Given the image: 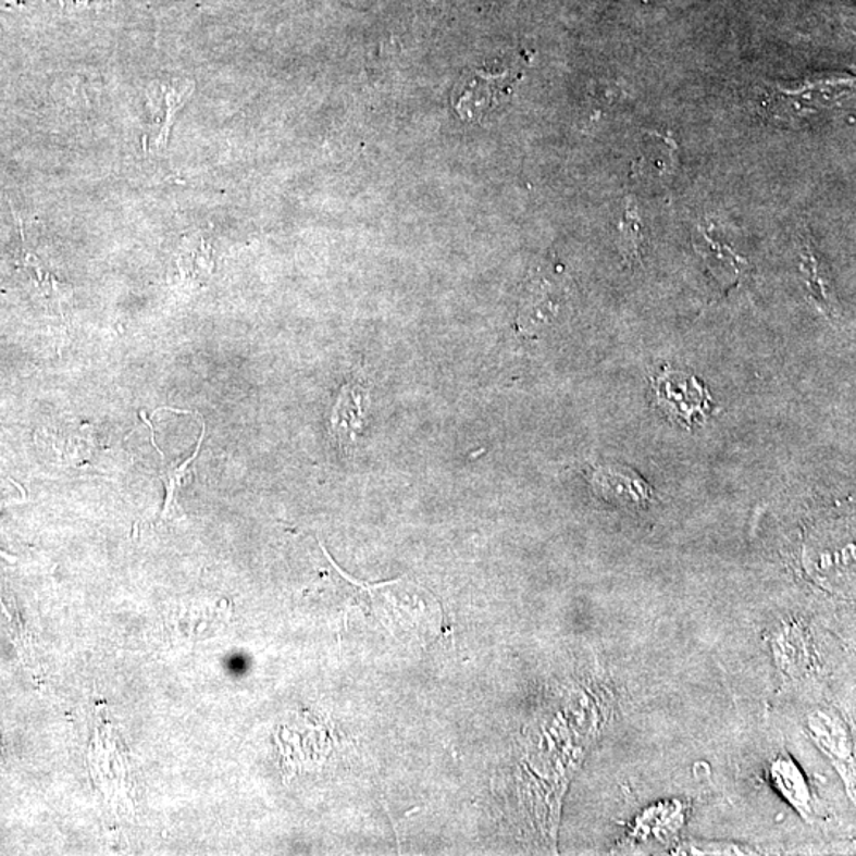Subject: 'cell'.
I'll return each instance as SVG.
<instances>
[{"label": "cell", "instance_id": "cell-1", "mask_svg": "<svg viewBox=\"0 0 856 856\" xmlns=\"http://www.w3.org/2000/svg\"><path fill=\"white\" fill-rule=\"evenodd\" d=\"M652 384L658 405L688 430L696 421L706 418L712 408L708 389L695 376L665 369L654 377Z\"/></svg>", "mask_w": 856, "mask_h": 856}, {"label": "cell", "instance_id": "cell-2", "mask_svg": "<svg viewBox=\"0 0 856 856\" xmlns=\"http://www.w3.org/2000/svg\"><path fill=\"white\" fill-rule=\"evenodd\" d=\"M516 76L491 75L484 71L468 72L454 91L452 106L460 117L470 123L484 120L509 94Z\"/></svg>", "mask_w": 856, "mask_h": 856}, {"label": "cell", "instance_id": "cell-3", "mask_svg": "<svg viewBox=\"0 0 856 856\" xmlns=\"http://www.w3.org/2000/svg\"><path fill=\"white\" fill-rule=\"evenodd\" d=\"M592 487L603 501L629 511L646 509L652 500L649 483L627 467H599L592 476Z\"/></svg>", "mask_w": 856, "mask_h": 856}, {"label": "cell", "instance_id": "cell-4", "mask_svg": "<svg viewBox=\"0 0 856 856\" xmlns=\"http://www.w3.org/2000/svg\"><path fill=\"white\" fill-rule=\"evenodd\" d=\"M809 728L824 754L836 764L844 776L848 789H854V757L852 740L844 722L828 712H817L809 717Z\"/></svg>", "mask_w": 856, "mask_h": 856}, {"label": "cell", "instance_id": "cell-5", "mask_svg": "<svg viewBox=\"0 0 856 856\" xmlns=\"http://www.w3.org/2000/svg\"><path fill=\"white\" fill-rule=\"evenodd\" d=\"M367 392L349 384L343 387L332 418L334 433L343 447L355 446L365 422Z\"/></svg>", "mask_w": 856, "mask_h": 856}, {"label": "cell", "instance_id": "cell-6", "mask_svg": "<svg viewBox=\"0 0 856 856\" xmlns=\"http://www.w3.org/2000/svg\"><path fill=\"white\" fill-rule=\"evenodd\" d=\"M771 778L776 783V789L796 810H799L804 817L812 814L809 785H807L803 771L790 755L782 754L776 758L771 766Z\"/></svg>", "mask_w": 856, "mask_h": 856}, {"label": "cell", "instance_id": "cell-7", "mask_svg": "<svg viewBox=\"0 0 856 856\" xmlns=\"http://www.w3.org/2000/svg\"><path fill=\"white\" fill-rule=\"evenodd\" d=\"M193 91V82H186V79H173V82L169 83H159V85L149 88V97L154 100L152 106L161 110V112H164L158 137V145H161V147L168 145L170 129H172L173 121H175V114Z\"/></svg>", "mask_w": 856, "mask_h": 856}, {"label": "cell", "instance_id": "cell-8", "mask_svg": "<svg viewBox=\"0 0 856 856\" xmlns=\"http://www.w3.org/2000/svg\"><path fill=\"white\" fill-rule=\"evenodd\" d=\"M623 232H625L627 249H629L630 255H632V258H640L641 241H643V238H641L636 218H634V221H630L629 218H627Z\"/></svg>", "mask_w": 856, "mask_h": 856}]
</instances>
